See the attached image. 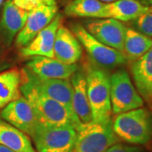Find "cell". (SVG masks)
Here are the masks:
<instances>
[{"mask_svg":"<svg viewBox=\"0 0 152 152\" xmlns=\"http://www.w3.org/2000/svg\"><path fill=\"white\" fill-rule=\"evenodd\" d=\"M20 92L31 105L42 125L47 127L69 126L76 130L80 127V122L72 110L39 93L30 84L21 81Z\"/></svg>","mask_w":152,"mask_h":152,"instance_id":"6da1fadb","label":"cell"},{"mask_svg":"<svg viewBox=\"0 0 152 152\" xmlns=\"http://www.w3.org/2000/svg\"><path fill=\"white\" fill-rule=\"evenodd\" d=\"M88 99L91 105L92 122L106 123L112 120L110 96V76L105 69L92 62L86 64Z\"/></svg>","mask_w":152,"mask_h":152,"instance_id":"7a4b0ae2","label":"cell"},{"mask_svg":"<svg viewBox=\"0 0 152 152\" xmlns=\"http://www.w3.org/2000/svg\"><path fill=\"white\" fill-rule=\"evenodd\" d=\"M113 129L119 140L132 145H145L152 139V113L140 107L117 114Z\"/></svg>","mask_w":152,"mask_h":152,"instance_id":"3957f363","label":"cell"},{"mask_svg":"<svg viewBox=\"0 0 152 152\" xmlns=\"http://www.w3.org/2000/svg\"><path fill=\"white\" fill-rule=\"evenodd\" d=\"M73 152H105L120 140L113 129V120L81 124L77 129Z\"/></svg>","mask_w":152,"mask_h":152,"instance_id":"277c9868","label":"cell"},{"mask_svg":"<svg viewBox=\"0 0 152 152\" xmlns=\"http://www.w3.org/2000/svg\"><path fill=\"white\" fill-rule=\"evenodd\" d=\"M71 31L96 65L105 69H114L127 63L128 59L122 52L100 42L80 24L73 25Z\"/></svg>","mask_w":152,"mask_h":152,"instance_id":"5b68a950","label":"cell"},{"mask_svg":"<svg viewBox=\"0 0 152 152\" xmlns=\"http://www.w3.org/2000/svg\"><path fill=\"white\" fill-rule=\"evenodd\" d=\"M112 113L115 115L142 107L144 100L125 69L115 71L110 76Z\"/></svg>","mask_w":152,"mask_h":152,"instance_id":"8992f818","label":"cell"},{"mask_svg":"<svg viewBox=\"0 0 152 152\" xmlns=\"http://www.w3.org/2000/svg\"><path fill=\"white\" fill-rule=\"evenodd\" d=\"M77 131L69 126L47 127L40 125L31 137L37 152H73Z\"/></svg>","mask_w":152,"mask_h":152,"instance_id":"52a82bcc","label":"cell"},{"mask_svg":"<svg viewBox=\"0 0 152 152\" xmlns=\"http://www.w3.org/2000/svg\"><path fill=\"white\" fill-rule=\"evenodd\" d=\"M58 13L55 0H40L36 8L28 14L26 25L16 36L15 43L19 48H24L42 29L48 26Z\"/></svg>","mask_w":152,"mask_h":152,"instance_id":"ba28073f","label":"cell"},{"mask_svg":"<svg viewBox=\"0 0 152 152\" xmlns=\"http://www.w3.org/2000/svg\"><path fill=\"white\" fill-rule=\"evenodd\" d=\"M20 74L21 81L30 84L39 93L63 104L66 107L73 111V88L69 80L40 78L32 74L27 68H24Z\"/></svg>","mask_w":152,"mask_h":152,"instance_id":"9c48e42d","label":"cell"},{"mask_svg":"<svg viewBox=\"0 0 152 152\" xmlns=\"http://www.w3.org/2000/svg\"><path fill=\"white\" fill-rule=\"evenodd\" d=\"M0 118L31 138L41 125L31 105L24 96L4 107L0 112Z\"/></svg>","mask_w":152,"mask_h":152,"instance_id":"30bf717a","label":"cell"},{"mask_svg":"<svg viewBox=\"0 0 152 152\" xmlns=\"http://www.w3.org/2000/svg\"><path fill=\"white\" fill-rule=\"evenodd\" d=\"M85 28L100 42L123 53L127 27L121 21L103 18L86 21Z\"/></svg>","mask_w":152,"mask_h":152,"instance_id":"8fae6325","label":"cell"},{"mask_svg":"<svg viewBox=\"0 0 152 152\" xmlns=\"http://www.w3.org/2000/svg\"><path fill=\"white\" fill-rule=\"evenodd\" d=\"M62 15L57 14L48 26H47L38 33L30 43L26 47L21 48L20 54L26 58H32L37 56L54 58L53 45L55 37L60 25H62Z\"/></svg>","mask_w":152,"mask_h":152,"instance_id":"7c38bea8","label":"cell"},{"mask_svg":"<svg viewBox=\"0 0 152 152\" xmlns=\"http://www.w3.org/2000/svg\"><path fill=\"white\" fill-rule=\"evenodd\" d=\"M53 57L65 64H75L82 57L80 42L73 31L63 25H60L56 33Z\"/></svg>","mask_w":152,"mask_h":152,"instance_id":"4fadbf2b","label":"cell"},{"mask_svg":"<svg viewBox=\"0 0 152 152\" xmlns=\"http://www.w3.org/2000/svg\"><path fill=\"white\" fill-rule=\"evenodd\" d=\"M35 75L43 79L68 80L77 70L75 64H65L54 58L42 56L32 57L26 64V67Z\"/></svg>","mask_w":152,"mask_h":152,"instance_id":"5bb4252c","label":"cell"},{"mask_svg":"<svg viewBox=\"0 0 152 152\" xmlns=\"http://www.w3.org/2000/svg\"><path fill=\"white\" fill-rule=\"evenodd\" d=\"M70 78L73 88V112L81 124H89L92 122V113L87 94L86 73L83 69L78 68Z\"/></svg>","mask_w":152,"mask_h":152,"instance_id":"9a60e30c","label":"cell"},{"mask_svg":"<svg viewBox=\"0 0 152 152\" xmlns=\"http://www.w3.org/2000/svg\"><path fill=\"white\" fill-rule=\"evenodd\" d=\"M28 14V11L17 7L12 0L6 1L0 22V32L6 45L10 46L15 36L24 27Z\"/></svg>","mask_w":152,"mask_h":152,"instance_id":"2e32d148","label":"cell"},{"mask_svg":"<svg viewBox=\"0 0 152 152\" xmlns=\"http://www.w3.org/2000/svg\"><path fill=\"white\" fill-rule=\"evenodd\" d=\"M131 74L136 89L142 98L152 103V47L140 58L134 61Z\"/></svg>","mask_w":152,"mask_h":152,"instance_id":"e0dca14e","label":"cell"},{"mask_svg":"<svg viewBox=\"0 0 152 152\" xmlns=\"http://www.w3.org/2000/svg\"><path fill=\"white\" fill-rule=\"evenodd\" d=\"M149 11V7L138 0H117L105 4L102 19L112 18L121 22L134 20L140 15Z\"/></svg>","mask_w":152,"mask_h":152,"instance_id":"ac0fdd59","label":"cell"},{"mask_svg":"<svg viewBox=\"0 0 152 152\" xmlns=\"http://www.w3.org/2000/svg\"><path fill=\"white\" fill-rule=\"evenodd\" d=\"M0 145L14 152H37L26 134L3 119H0Z\"/></svg>","mask_w":152,"mask_h":152,"instance_id":"d6986e66","label":"cell"},{"mask_svg":"<svg viewBox=\"0 0 152 152\" xmlns=\"http://www.w3.org/2000/svg\"><path fill=\"white\" fill-rule=\"evenodd\" d=\"M21 74L16 69L0 73V110L21 96Z\"/></svg>","mask_w":152,"mask_h":152,"instance_id":"ffe728a7","label":"cell"},{"mask_svg":"<svg viewBox=\"0 0 152 152\" xmlns=\"http://www.w3.org/2000/svg\"><path fill=\"white\" fill-rule=\"evenodd\" d=\"M151 47V38L132 28H127L123 51L127 59L135 61Z\"/></svg>","mask_w":152,"mask_h":152,"instance_id":"44dd1931","label":"cell"},{"mask_svg":"<svg viewBox=\"0 0 152 152\" xmlns=\"http://www.w3.org/2000/svg\"><path fill=\"white\" fill-rule=\"evenodd\" d=\"M105 4L99 0H73L64 9L68 16L102 18Z\"/></svg>","mask_w":152,"mask_h":152,"instance_id":"7402d4cb","label":"cell"},{"mask_svg":"<svg viewBox=\"0 0 152 152\" xmlns=\"http://www.w3.org/2000/svg\"><path fill=\"white\" fill-rule=\"evenodd\" d=\"M134 26L142 34L152 37V13L148 11L134 20Z\"/></svg>","mask_w":152,"mask_h":152,"instance_id":"603a6c76","label":"cell"},{"mask_svg":"<svg viewBox=\"0 0 152 152\" xmlns=\"http://www.w3.org/2000/svg\"><path fill=\"white\" fill-rule=\"evenodd\" d=\"M105 152H142V150L137 146L126 145L118 142L108 148Z\"/></svg>","mask_w":152,"mask_h":152,"instance_id":"cb8c5ba5","label":"cell"},{"mask_svg":"<svg viewBox=\"0 0 152 152\" xmlns=\"http://www.w3.org/2000/svg\"><path fill=\"white\" fill-rule=\"evenodd\" d=\"M12 2L21 10L30 12L37 6L40 0H12Z\"/></svg>","mask_w":152,"mask_h":152,"instance_id":"d4e9b609","label":"cell"},{"mask_svg":"<svg viewBox=\"0 0 152 152\" xmlns=\"http://www.w3.org/2000/svg\"><path fill=\"white\" fill-rule=\"evenodd\" d=\"M0 152H14V151H11V150H10L9 148L4 146V145H0Z\"/></svg>","mask_w":152,"mask_h":152,"instance_id":"484cf974","label":"cell"},{"mask_svg":"<svg viewBox=\"0 0 152 152\" xmlns=\"http://www.w3.org/2000/svg\"><path fill=\"white\" fill-rule=\"evenodd\" d=\"M99 1H101V2H102V3H107V4H108V3H112V2L117 1V0H99Z\"/></svg>","mask_w":152,"mask_h":152,"instance_id":"4316f807","label":"cell"},{"mask_svg":"<svg viewBox=\"0 0 152 152\" xmlns=\"http://www.w3.org/2000/svg\"><path fill=\"white\" fill-rule=\"evenodd\" d=\"M149 11H150V12H151V13H152V6H151V7H150V8H149Z\"/></svg>","mask_w":152,"mask_h":152,"instance_id":"83f0119b","label":"cell"},{"mask_svg":"<svg viewBox=\"0 0 152 152\" xmlns=\"http://www.w3.org/2000/svg\"><path fill=\"white\" fill-rule=\"evenodd\" d=\"M3 2H4V0H0V5H1L2 4H3Z\"/></svg>","mask_w":152,"mask_h":152,"instance_id":"f1b7e54d","label":"cell"},{"mask_svg":"<svg viewBox=\"0 0 152 152\" xmlns=\"http://www.w3.org/2000/svg\"><path fill=\"white\" fill-rule=\"evenodd\" d=\"M147 1H149V2H151V3H152V0H147Z\"/></svg>","mask_w":152,"mask_h":152,"instance_id":"f546056e","label":"cell"}]
</instances>
